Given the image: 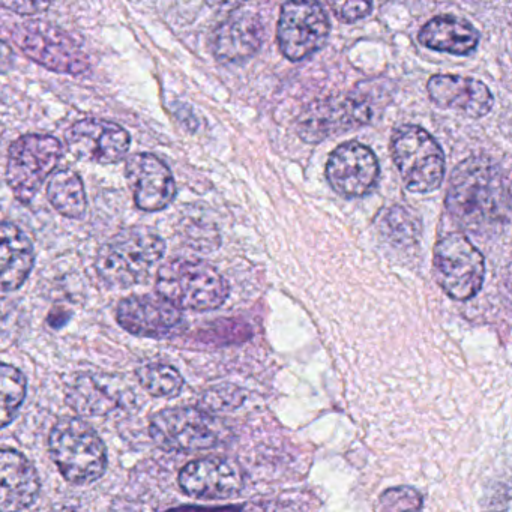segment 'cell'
Instances as JSON below:
<instances>
[{
  "mask_svg": "<svg viewBox=\"0 0 512 512\" xmlns=\"http://www.w3.org/2000/svg\"><path fill=\"white\" fill-rule=\"evenodd\" d=\"M326 178L332 190L346 199L367 196L379 179V163L368 146L343 143L329 155Z\"/></svg>",
  "mask_w": 512,
  "mask_h": 512,
  "instance_id": "cell-12",
  "label": "cell"
},
{
  "mask_svg": "<svg viewBox=\"0 0 512 512\" xmlns=\"http://www.w3.org/2000/svg\"><path fill=\"white\" fill-rule=\"evenodd\" d=\"M0 424L7 427L19 412L26 397V379L22 371L11 365H2L0 370Z\"/></svg>",
  "mask_w": 512,
  "mask_h": 512,
  "instance_id": "cell-25",
  "label": "cell"
},
{
  "mask_svg": "<svg viewBox=\"0 0 512 512\" xmlns=\"http://www.w3.org/2000/svg\"><path fill=\"white\" fill-rule=\"evenodd\" d=\"M2 7L17 14H38L49 10L50 4L47 2H4Z\"/></svg>",
  "mask_w": 512,
  "mask_h": 512,
  "instance_id": "cell-30",
  "label": "cell"
},
{
  "mask_svg": "<svg viewBox=\"0 0 512 512\" xmlns=\"http://www.w3.org/2000/svg\"><path fill=\"white\" fill-rule=\"evenodd\" d=\"M169 512H241L238 506H224V508H200V506H181L170 509Z\"/></svg>",
  "mask_w": 512,
  "mask_h": 512,
  "instance_id": "cell-31",
  "label": "cell"
},
{
  "mask_svg": "<svg viewBox=\"0 0 512 512\" xmlns=\"http://www.w3.org/2000/svg\"><path fill=\"white\" fill-rule=\"evenodd\" d=\"M229 292L226 278L202 260L173 259L158 271V295L179 310H215L226 302Z\"/></svg>",
  "mask_w": 512,
  "mask_h": 512,
  "instance_id": "cell-4",
  "label": "cell"
},
{
  "mask_svg": "<svg viewBox=\"0 0 512 512\" xmlns=\"http://www.w3.org/2000/svg\"><path fill=\"white\" fill-rule=\"evenodd\" d=\"M149 433L160 448L190 454L218 445L223 437V427L217 418L203 409L172 407L154 415Z\"/></svg>",
  "mask_w": 512,
  "mask_h": 512,
  "instance_id": "cell-10",
  "label": "cell"
},
{
  "mask_svg": "<svg viewBox=\"0 0 512 512\" xmlns=\"http://www.w3.org/2000/svg\"><path fill=\"white\" fill-rule=\"evenodd\" d=\"M433 269L437 284L455 301L473 298L484 284V256L463 233H449L437 242Z\"/></svg>",
  "mask_w": 512,
  "mask_h": 512,
  "instance_id": "cell-8",
  "label": "cell"
},
{
  "mask_svg": "<svg viewBox=\"0 0 512 512\" xmlns=\"http://www.w3.org/2000/svg\"><path fill=\"white\" fill-rule=\"evenodd\" d=\"M35 254L28 236L10 221L0 229V281L4 292L20 289L34 266Z\"/></svg>",
  "mask_w": 512,
  "mask_h": 512,
  "instance_id": "cell-21",
  "label": "cell"
},
{
  "mask_svg": "<svg viewBox=\"0 0 512 512\" xmlns=\"http://www.w3.org/2000/svg\"><path fill=\"white\" fill-rule=\"evenodd\" d=\"M68 149L80 161L115 164L130 151V134L115 122L82 119L68 130Z\"/></svg>",
  "mask_w": 512,
  "mask_h": 512,
  "instance_id": "cell-13",
  "label": "cell"
},
{
  "mask_svg": "<svg viewBox=\"0 0 512 512\" xmlns=\"http://www.w3.org/2000/svg\"><path fill=\"white\" fill-rule=\"evenodd\" d=\"M379 232L397 247L415 244L418 239L419 224L415 215L403 206H391L377 215Z\"/></svg>",
  "mask_w": 512,
  "mask_h": 512,
  "instance_id": "cell-24",
  "label": "cell"
},
{
  "mask_svg": "<svg viewBox=\"0 0 512 512\" xmlns=\"http://www.w3.org/2000/svg\"><path fill=\"white\" fill-rule=\"evenodd\" d=\"M40 479L31 461L16 449L0 454V511L19 512L37 499Z\"/></svg>",
  "mask_w": 512,
  "mask_h": 512,
  "instance_id": "cell-20",
  "label": "cell"
},
{
  "mask_svg": "<svg viewBox=\"0 0 512 512\" xmlns=\"http://www.w3.org/2000/svg\"><path fill=\"white\" fill-rule=\"evenodd\" d=\"M164 250L163 238L152 230L125 229L100 248L95 268L107 286L125 289L146 280L163 259Z\"/></svg>",
  "mask_w": 512,
  "mask_h": 512,
  "instance_id": "cell-3",
  "label": "cell"
},
{
  "mask_svg": "<svg viewBox=\"0 0 512 512\" xmlns=\"http://www.w3.org/2000/svg\"><path fill=\"white\" fill-rule=\"evenodd\" d=\"M244 484V470L230 458H199L179 473L182 491L196 499H230L241 493Z\"/></svg>",
  "mask_w": 512,
  "mask_h": 512,
  "instance_id": "cell-14",
  "label": "cell"
},
{
  "mask_svg": "<svg viewBox=\"0 0 512 512\" xmlns=\"http://www.w3.org/2000/svg\"><path fill=\"white\" fill-rule=\"evenodd\" d=\"M509 194H511V200H512V187H511V191H509Z\"/></svg>",
  "mask_w": 512,
  "mask_h": 512,
  "instance_id": "cell-33",
  "label": "cell"
},
{
  "mask_svg": "<svg viewBox=\"0 0 512 512\" xmlns=\"http://www.w3.org/2000/svg\"><path fill=\"white\" fill-rule=\"evenodd\" d=\"M446 208L469 232H484L505 217L502 172L488 158L472 157L455 167L446 194Z\"/></svg>",
  "mask_w": 512,
  "mask_h": 512,
  "instance_id": "cell-1",
  "label": "cell"
},
{
  "mask_svg": "<svg viewBox=\"0 0 512 512\" xmlns=\"http://www.w3.org/2000/svg\"><path fill=\"white\" fill-rule=\"evenodd\" d=\"M47 197L53 208L67 218H82L86 212V194L82 178L74 170L56 172L47 185Z\"/></svg>",
  "mask_w": 512,
  "mask_h": 512,
  "instance_id": "cell-23",
  "label": "cell"
},
{
  "mask_svg": "<svg viewBox=\"0 0 512 512\" xmlns=\"http://www.w3.org/2000/svg\"><path fill=\"white\" fill-rule=\"evenodd\" d=\"M244 398L245 395L241 388L224 383V385L214 386L205 391L200 404L203 409L212 410V412H227V410L241 406Z\"/></svg>",
  "mask_w": 512,
  "mask_h": 512,
  "instance_id": "cell-28",
  "label": "cell"
},
{
  "mask_svg": "<svg viewBox=\"0 0 512 512\" xmlns=\"http://www.w3.org/2000/svg\"><path fill=\"white\" fill-rule=\"evenodd\" d=\"M119 325L137 337L164 338L181 325L179 308L158 295H134L118 305Z\"/></svg>",
  "mask_w": 512,
  "mask_h": 512,
  "instance_id": "cell-16",
  "label": "cell"
},
{
  "mask_svg": "<svg viewBox=\"0 0 512 512\" xmlns=\"http://www.w3.org/2000/svg\"><path fill=\"white\" fill-rule=\"evenodd\" d=\"M419 43L437 52L464 56L475 52L479 43V34L467 20L460 17H434L419 31Z\"/></svg>",
  "mask_w": 512,
  "mask_h": 512,
  "instance_id": "cell-22",
  "label": "cell"
},
{
  "mask_svg": "<svg viewBox=\"0 0 512 512\" xmlns=\"http://www.w3.org/2000/svg\"><path fill=\"white\" fill-rule=\"evenodd\" d=\"M121 379L103 373H77L67 386V400L80 415L109 416L127 403Z\"/></svg>",
  "mask_w": 512,
  "mask_h": 512,
  "instance_id": "cell-17",
  "label": "cell"
},
{
  "mask_svg": "<svg viewBox=\"0 0 512 512\" xmlns=\"http://www.w3.org/2000/svg\"><path fill=\"white\" fill-rule=\"evenodd\" d=\"M506 287H508L509 292H511L512 295V266H509L508 274H506Z\"/></svg>",
  "mask_w": 512,
  "mask_h": 512,
  "instance_id": "cell-32",
  "label": "cell"
},
{
  "mask_svg": "<svg viewBox=\"0 0 512 512\" xmlns=\"http://www.w3.org/2000/svg\"><path fill=\"white\" fill-rule=\"evenodd\" d=\"M421 493L412 487L389 488L380 496V512H421Z\"/></svg>",
  "mask_w": 512,
  "mask_h": 512,
  "instance_id": "cell-27",
  "label": "cell"
},
{
  "mask_svg": "<svg viewBox=\"0 0 512 512\" xmlns=\"http://www.w3.org/2000/svg\"><path fill=\"white\" fill-rule=\"evenodd\" d=\"M392 158L407 190L436 191L445 178V155L433 136L418 125H403L391 142Z\"/></svg>",
  "mask_w": 512,
  "mask_h": 512,
  "instance_id": "cell-6",
  "label": "cell"
},
{
  "mask_svg": "<svg viewBox=\"0 0 512 512\" xmlns=\"http://www.w3.org/2000/svg\"><path fill=\"white\" fill-rule=\"evenodd\" d=\"M331 8L338 19L352 23L367 17L371 13L373 4L370 2H332Z\"/></svg>",
  "mask_w": 512,
  "mask_h": 512,
  "instance_id": "cell-29",
  "label": "cell"
},
{
  "mask_svg": "<svg viewBox=\"0 0 512 512\" xmlns=\"http://www.w3.org/2000/svg\"><path fill=\"white\" fill-rule=\"evenodd\" d=\"M11 41L29 59L55 73L80 76L91 67L77 41L50 23H19L11 29Z\"/></svg>",
  "mask_w": 512,
  "mask_h": 512,
  "instance_id": "cell-7",
  "label": "cell"
},
{
  "mask_svg": "<svg viewBox=\"0 0 512 512\" xmlns=\"http://www.w3.org/2000/svg\"><path fill=\"white\" fill-rule=\"evenodd\" d=\"M137 376H139L143 388L149 394L154 395V397H175V395L181 392L182 386H184V379H182L181 373L176 368L160 364V362L143 365L137 371Z\"/></svg>",
  "mask_w": 512,
  "mask_h": 512,
  "instance_id": "cell-26",
  "label": "cell"
},
{
  "mask_svg": "<svg viewBox=\"0 0 512 512\" xmlns=\"http://www.w3.org/2000/svg\"><path fill=\"white\" fill-rule=\"evenodd\" d=\"M49 451L59 472L73 484H91L106 472V446L82 419L59 421L50 433Z\"/></svg>",
  "mask_w": 512,
  "mask_h": 512,
  "instance_id": "cell-5",
  "label": "cell"
},
{
  "mask_svg": "<svg viewBox=\"0 0 512 512\" xmlns=\"http://www.w3.org/2000/svg\"><path fill=\"white\" fill-rule=\"evenodd\" d=\"M386 97L379 83L362 82L347 94L317 100L298 119V134L308 143H320L335 134L364 127L379 113Z\"/></svg>",
  "mask_w": 512,
  "mask_h": 512,
  "instance_id": "cell-2",
  "label": "cell"
},
{
  "mask_svg": "<svg viewBox=\"0 0 512 512\" xmlns=\"http://www.w3.org/2000/svg\"><path fill=\"white\" fill-rule=\"evenodd\" d=\"M128 187L137 208L145 212L166 209L176 196V184L167 164L152 154H136L125 166Z\"/></svg>",
  "mask_w": 512,
  "mask_h": 512,
  "instance_id": "cell-15",
  "label": "cell"
},
{
  "mask_svg": "<svg viewBox=\"0 0 512 512\" xmlns=\"http://www.w3.org/2000/svg\"><path fill=\"white\" fill-rule=\"evenodd\" d=\"M265 28L259 14L251 10L233 11L214 32L212 52L223 64H241L259 52Z\"/></svg>",
  "mask_w": 512,
  "mask_h": 512,
  "instance_id": "cell-18",
  "label": "cell"
},
{
  "mask_svg": "<svg viewBox=\"0 0 512 512\" xmlns=\"http://www.w3.org/2000/svg\"><path fill=\"white\" fill-rule=\"evenodd\" d=\"M62 154L64 149L55 137L28 134L17 139L10 146L7 163V182L16 199L31 202L58 167Z\"/></svg>",
  "mask_w": 512,
  "mask_h": 512,
  "instance_id": "cell-9",
  "label": "cell"
},
{
  "mask_svg": "<svg viewBox=\"0 0 512 512\" xmlns=\"http://www.w3.org/2000/svg\"><path fill=\"white\" fill-rule=\"evenodd\" d=\"M331 32L325 8L316 2H287L281 7L277 38L290 61H304L325 46Z\"/></svg>",
  "mask_w": 512,
  "mask_h": 512,
  "instance_id": "cell-11",
  "label": "cell"
},
{
  "mask_svg": "<svg viewBox=\"0 0 512 512\" xmlns=\"http://www.w3.org/2000/svg\"><path fill=\"white\" fill-rule=\"evenodd\" d=\"M427 91L434 104L467 118H482L493 109L494 98L490 89L472 77L437 74L428 80Z\"/></svg>",
  "mask_w": 512,
  "mask_h": 512,
  "instance_id": "cell-19",
  "label": "cell"
}]
</instances>
